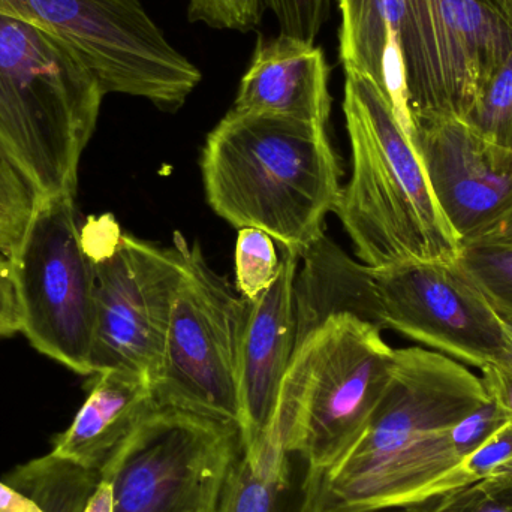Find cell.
<instances>
[{
	"instance_id": "cell-3",
	"label": "cell",
	"mask_w": 512,
	"mask_h": 512,
	"mask_svg": "<svg viewBox=\"0 0 512 512\" xmlns=\"http://www.w3.org/2000/svg\"><path fill=\"white\" fill-rule=\"evenodd\" d=\"M352 176L334 213L367 267L454 262L463 243L439 207L393 105L375 81L345 72Z\"/></svg>"
},
{
	"instance_id": "cell-27",
	"label": "cell",
	"mask_w": 512,
	"mask_h": 512,
	"mask_svg": "<svg viewBox=\"0 0 512 512\" xmlns=\"http://www.w3.org/2000/svg\"><path fill=\"white\" fill-rule=\"evenodd\" d=\"M20 333L17 298L8 258L0 255V337Z\"/></svg>"
},
{
	"instance_id": "cell-11",
	"label": "cell",
	"mask_w": 512,
	"mask_h": 512,
	"mask_svg": "<svg viewBox=\"0 0 512 512\" xmlns=\"http://www.w3.org/2000/svg\"><path fill=\"white\" fill-rule=\"evenodd\" d=\"M240 451L237 424L156 406L102 480L113 512H218Z\"/></svg>"
},
{
	"instance_id": "cell-20",
	"label": "cell",
	"mask_w": 512,
	"mask_h": 512,
	"mask_svg": "<svg viewBox=\"0 0 512 512\" xmlns=\"http://www.w3.org/2000/svg\"><path fill=\"white\" fill-rule=\"evenodd\" d=\"M45 200L30 177L0 150V255L9 258Z\"/></svg>"
},
{
	"instance_id": "cell-14",
	"label": "cell",
	"mask_w": 512,
	"mask_h": 512,
	"mask_svg": "<svg viewBox=\"0 0 512 512\" xmlns=\"http://www.w3.org/2000/svg\"><path fill=\"white\" fill-rule=\"evenodd\" d=\"M298 261L300 256L282 248L276 280L254 300H248L240 358L243 450H256L264 444L283 378L297 349Z\"/></svg>"
},
{
	"instance_id": "cell-32",
	"label": "cell",
	"mask_w": 512,
	"mask_h": 512,
	"mask_svg": "<svg viewBox=\"0 0 512 512\" xmlns=\"http://www.w3.org/2000/svg\"><path fill=\"white\" fill-rule=\"evenodd\" d=\"M505 327H507L508 354L505 357L504 363L498 364V366H505L512 370V322L505 321Z\"/></svg>"
},
{
	"instance_id": "cell-4",
	"label": "cell",
	"mask_w": 512,
	"mask_h": 512,
	"mask_svg": "<svg viewBox=\"0 0 512 512\" xmlns=\"http://www.w3.org/2000/svg\"><path fill=\"white\" fill-rule=\"evenodd\" d=\"M104 96L68 45L0 14V150L45 198L77 194L81 155Z\"/></svg>"
},
{
	"instance_id": "cell-19",
	"label": "cell",
	"mask_w": 512,
	"mask_h": 512,
	"mask_svg": "<svg viewBox=\"0 0 512 512\" xmlns=\"http://www.w3.org/2000/svg\"><path fill=\"white\" fill-rule=\"evenodd\" d=\"M331 0H189L191 23L251 32L271 12L280 33L315 42L330 17Z\"/></svg>"
},
{
	"instance_id": "cell-17",
	"label": "cell",
	"mask_w": 512,
	"mask_h": 512,
	"mask_svg": "<svg viewBox=\"0 0 512 512\" xmlns=\"http://www.w3.org/2000/svg\"><path fill=\"white\" fill-rule=\"evenodd\" d=\"M342 24L339 59L345 72L375 81L393 105L408 135L412 122L406 102L402 63L397 51L402 0H337Z\"/></svg>"
},
{
	"instance_id": "cell-5",
	"label": "cell",
	"mask_w": 512,
	"mask_h": 512,
	"mask_svg": "<svg viewBox=\"0 0 512 512\" xmlns=\"http://www.w3.org/2000/svg\"><path fill=\"white\" fill-rule=\"evenodd\" d=\"M393 358L378 325L327 316L298 342L265 441L297 453L313 472L330 468L372 417Z\"/></svg>"
},
{
	"instance_id": "cell-13",
	"label": "cell",
	"mask_w": 512,
	"mask_h": 512,
	"mask_svg": "<svg viewBox=\"0 0 512 512\" xmlns=\"http://www.w3.org/2000/svg\"><path fill=\"white\" fill-rule=\"evenodd\" d=\"M409 138L463 245L483 237L512 204V152L456 117L412 119Z\"/></svg>"
},
{
	"instance_id": "cell-8",
	"label": "cell",
	"mask_w": 512,
	"mask_h": 512,
	"mask_svg": "<svg viewBox=\"0 0 512 512\" xmlns=\"http://www.w3.org/2000/svg\"><path fill=\"white\" fill-rule=\"evenodd\" d=\"M248 300L189 245L161 361L152 379L158 408L242 426L240 358Z\"/></svg>"
},
{
	"instance_id": "cell-23",
	"label": "cell",
	"mask_w": 512,
	"mask_h": 512,
	"mask_svg": "<svg viewBox=\"0 0 512 512\" xmlns=\"http://www.w3.org/2000/svg\"><path fill=\"white\" fill-rule=\"evenodd\" d=\"M280 268L273 237L256 228L239 230L236 245L237 291L246 300H254L270 288Z\"/></svg>"
},
{
	"instance_id": "cell-28",
	"label": "cell",
	"mask_w": 512,
	"mask_h": 512,
	"mask_svg": "<svg viewBox=\"0 0 512 512\" xmlns=\"http://www.w3.org/2000/svg\"><path fill=\"white\" fill-rule=\"evenodd\" d=\"M484 385L512 424V370L505 366H489L481 370Z\"/></svg>"
},
{
	"instance_id": "cell-7",
	"label": "cell",
	"mask_w": 512,
	"mask_h": 512,
	"mask_svg": "<svg viewBox=\"0 0 512 512\" xmlns=\"http://www.w3.org/2000/svg\"><path fill=\"white\" fill-rule=\"evenodd\" d=\"M0 14L68 45L105 95L137 96L173 113L200 84V69L165 38L140 0H0Z\"/></svg>"
},
{
	"instance_id": "cell-16",
	"label": "cell",
	"mask_w": 512,
	"mask_h": 512,
	"mask_svg": "<svg viewBox=\"0 0 512 512\" xmlns=\"http://www.w3.org/2000/svg\"><path fill=\"white\" fill-rule=\"evenodd\" d=\"M93 376L86 402L54 438L51 454L102 477L156 402L149 379L137 373L104 370Z\"/></svg>"
},
{
	"instance_id": "cell-9",
	"label": "cell",
	"mask_w": 512,
	"mask_h": 512,
	"mask_svg": "<svg viewBox=\"0 0 512 512\" xmlns=\"http://www.w3.org/2000/svg\"><path fill=\"white\" fill-rule=\"evenodd\" d=\"M397 51L411 122L465 120L512 54V0H402Z\"/></svg>"
},
{
	"instance_id": "cell-12",
	"label": "cell",
	"mask_w": 512,
	"mask_h": 512,
	"mask_svg": "<svg viewBox=\"0 0 512 512\" xmlns=\"http://www.w3.org/2000/svg\"><path fill=\"white\" fill-rule=\"evenodd\" d=\"M370 322L483 370L508 354L505 319L454 262L370 268Z\"/></svg>"
},
{
	"instance_id": "cell-15",
	"label": "cell",
	"mask_w": 512,
	"mask_h": 512,
	"mask_svg": "<svg viewBox=\"0 0 512 512\" xmlns=\"http://www.w3.org/2000/svg\"><path fill=\"white\" fill-rule=\"evenodd\" d=\"M330 66L315 42L279 33L259 36L233 110L270 114L327 126Z\"/></svg>"
},
{
	"instance_id": "cell-18",
	"label": "cell",
	"mask_w": 512,
	"mask_h": 512,
	"mask_svg": "<svg viewBox=\"0 0 512 512\" xmlns=\"http://www.w3.org/2000/svg\"><path fill=\"white\" fill-rule=\"evenodd\" d=\"M313 471L279 442L240 451L218 512H309Z\"/></svg>"
},
{
	"instance_id": "cell-30",
	"label": "cell",
	"mask_w": 512,
	"mask_h": 512,
	"mask_svg": "<svg viewBox=\"0 0 512 512\" xmlns=\"http://www.w3.org/2000/svg\"><path fill=\"white\" fill-rule=\"evenodd\" d=\"M83 512H113V492L108 481L101 480Z\"/></svg>"
},
{
	"instance_id": "cell-31",
	"label": "cell",
	"mask_w": 512,
	"mask_h": 512,
	"mask_svg": "<svg viewBox=\"0 0 512 512\" xmlns=\"http://www.w3.org/2000/svg\"><path fill=\"white\" fill-rule=\"evenodd\" d=\"M372 512H430L429 502L420 505H409V507L384 508V510Z\"/></svg>"
},
{
	"instance_id": "cell-2",
	"label": "cell",
	"mask_w": 512,
	"mask_h": 512,
	"mask_svg": "<svg viewBox=\"0 0 512 512\" xmlns=\"http://www.w3.org/2000/svg\"><path fill=\"white\" fill-rule=\"evenodd\" d=\"M207 203L298 256L324 237L339 200V158L324 126L231 108L201 153Z\"/></svg>"
},
{
	"instance_id": "cell-10",
	"label": "cell",
	"mask_w": 512,
	"mask_h": 512,
	"mask_svg": "<svg viewBox=\"0 0 512 512\" xmlns=\"http://www.w3.org/2000/svg\"><path fill=\"white\" fill-rule=\"evenodd\" d=\"M74 200L72 195L45 198L8 261L20 333L45 357L92 376L96 271Z\"/></svg>"
},
{
	"instance_id": "cell-29",
	"label": "cell",
	"mask_w": 512,
	"mask_h": 512,
	"mask_svg": "<svg viewBox=\"0 0 512 512\" xmlns=\"http://www.w3.org/2000/svg\"><path fill=\"white\" fill-rule=\"evenodd\" d=\"M493 243V245L511 246L512 248V204L501 219L484 234L472 243Z\"/></svg>"
},
{
	"instance_id": "cell-1",
	"label": "cell",
	"mask_w": 512,
	"mask_h": 512,
	"mask_svg": "<svg viewBox=\"0 0 512 512\" xmlns=\"http://www.w3.org/2000/svg\"><path fill=\"white\" fill-rule=\"evenodd\" d=\"M468 366L430 349H394L390 379L354 444L313 472L309 512H372L444 495L463 462L450 429L489 400Z\"/></svg>"
},
{
	"instance_id": "cell-21",
	"label": "cell",
	"mask_w": 512,
	"mask_h": 512,
	"mask_svg": "<svg viewBox=\"0 0 512 512\" xmlns=\"http://www.w3.org/2000/svg\"><path fill=\"white\" fill-rule=\"evenodd\" d=\"M456 264L490 306L512 322V248L493 243H466Z\"/></svg>"
},
{
	"instance_id": "cell-25",
	"label": "cell",
	"mask_w": 512,
	"mask_h": 512,
	"mask_svg": "<svg viewBox=\"0 0 512 512\" xmlns=\"http://www.w3.org/2000/svg\"><path fill=\"white\" fill-rule=\"evenodd\" d=\"M511 462L512 424L507 423L448 474L444 484V495L484 480Z\"/></svg>"
},
{
	"instance_id": "cell-26",
	"label": "cell",
	"mask_w": 512,
	"mask_h": 512,
	"mask_svg": "<svg viewBox=\"0 0 512 512\" xmlns=\"http://www.w3.org/2000/svg\"><path fill=\"white\" fill-rule=\"evenodd\" d=\"M510 423L501 406L490 397L486 403L466 415L450 429V438L463 460L489 441L499 429Z\"/></svg>"
},
{
	"instance_id": "cell-6",
	"label": "cell",
	"mask_w": 512,
	"mask_h": 512,
	"mask_svg": "<svg viewBox=\"0 0 512 512\" xmlns=\"http://www.w3.org/2000/svg\"><path fill=\"white\" fill-rule=\"evenodd\" d=\"M81 237L96 271L92 376L125 370L152 385L189 243L176 233L171 248L153 245L123 233L111 215L87 218Z\"/></svg>"
},
{
	"instance_id": "cell-22",
	"label": "cell",
	"mask_w": 512,
	"mask_h": 512,
	"mask_svg": "<svg viewBox=\"0 0 512 512\" xmlns=\"http://www.w3.org/2000/svg\"><path fill=\"white\" fill-rule=\"evenodd\" d=\"M465 122L484 140L512 152V54L484 84Z\"/></svg>"
},
{
	"instance_id": "cell-24",
	"label": "cell",
	"mask_w": 512,
	"mask_h": 512,
	"mask_svg": "<svg viewBox=\"0 0 512 512\" xmlns=\"http://www.w3.org/2000/svg\"><path fill=\"white\" fill-rule=\"evenodd\" d=\"M430 512H512V462L490 477L429 501Z\"/></svg>"
}]
</instances>
